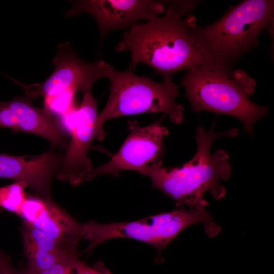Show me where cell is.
<instances>
[{"label":"cell","instance_id":"cell-13","mask_svg":"<svg viewBox=\"0 0 274 274\" xmlns=\"http://www.w3.org/2000/svg\"><path fill=\"white\" fill-rule=\"evenodd\" d=\"M23 244H27L46 252L61 256L78 254L77 250L70 248L41 230L24 223L22 229Z\"/></svg>","mask_w":274,"mask_h":274},{"label":"cell","instance_id":"cell-5","mask_svg":"<svg viewBox=\"0 0 274 274\" xmlns=\"http://www.w3.org/2000/svg\"><path fill=\"white\" fill-rule=\"evenodd\" d=\"M104 69L105 78L110 82V92L95 121V138L98 141L106 136L105 123L119 117L162 113L174 124L183 122L184 107L176 101L178 87L173 82H157L129 70L117 71L106 61Z\"/></svg>","mask_w":274,"mask_h":274},{"label":"cell","instance_id":"cell-12","mask_svg":"<svg viewBox=\"0 0 274 274\" xmlns=\"http://www.w3.org/2000/svg\"><path fill=\"white\" fill-rule=\"evenodd\" d=\"M18 216L24 223L72 249L77 250L83 238V224L52 198L27 196Z\"/></svg>","mask_w":274,"mask_h":274},{"label":"cell","instance_id":"cell-17","mask_svg":"<svg viewBox=\"0 0 274 274\" xmlns=\"http://www.w3.org/2000/svg\"><path fill=\"white\" fill-rule=\"evenodd\" d=\"M8 256L0 251V274H18Z\"/></svg>","mask_w":274,"mask_h":274},{"label":"cell","instance_id":"cell-9","mask_svg":"<svg viewBox=\"0 0 274 274\" xmlns=\"http://www.w3.org/2000/svg\"><path fill=\"white\" fill-rule=\"evenodd\" d=\"M67 17L81 13L91 15L99 28L100 42L113 30L131 27L143 20L154 19L165 10L163 1L83 0L72 3Z\"/></svg>","mask_w":274,"mask_h":274},{"label":"cell","instance_id":"cell-10","mask_svg":"<svg viewBox=\"0 0 274 274\" xmlns=\"http://www.w3.org/2000/svg\"><path fill=\"white\" fill-rule=\"evenodd\" d=\"M97 116V100L91 91L83 93L80 106L75 112L71 141L56 175L58 180L76 186L85 181L93 168L87 154L95 138V124Z\"/></svg>","mask_w":274,"mask_h":274},{"label":"cell","instance_id":"cell-1","mask_svg":"<svg viewBox=\"0 0 274 274\" xmlns=\"http://www.w3.org/2000/svg\"><path fill=\"white\" fill-rule=\"evenodd\" d=\"M162 17L138 23L126 31L115 47L117 52L129 51L128 70L134 72L139 63L153 68L172 82L176 72L199 66L202 56L192 43L189 29L195 17L189 13L199 4L195 1H163Z\"/></svg>","mask_w":274,"mask_h":274},{"label":"cell","instance_id":"cell-3","mask_svg":"<svg viewBox=\"0 0 274 274\" xmlns=\"http://www.w3.org/2000/svg\"><path fill=\"white\" fill-rule=\"evenodd\" d=\"M274 1L246 0L212 24L189 27L191 41L202 56L200 66L231 75L233 66L244 54L257 47L259 36L271 28Z\"/></svg>","mask_w":274,"mask_h":274},{"label":"cell","instance_id":"cell-14","mask_svg":"<svg viewBox=\"0 0 274 274\" xmlns=\"http://www.w3.org/2000/svg\"><path fill=\"white\" fill-rule=\"evenodd\" d=\"M26 187L23 183L15 182L0 187V207L18 215L27 197Z\"/></svg>","mask_w":274,"mask_h":274},{"label":"cell","instance_id":"cell-2","mask_svg":"<svg viewBox=\"0 0 274 274\" xmlns=\"http://www.w3.org/2000/svg\"><path fill=\"white\" fill-rule=\"evenodd\" d=\"M238 134L236 128L216 132L213 126L206 130L199 126L194 136L197 150L192 159L180 167L168 168L160 162L139 173L148 177L154 188L173 199L176 208L205 209L209 204L204 197L206 192L217 200L225 196L226 189L221 181L228 180L231 172L228 154L219 149L211 155L212 145L220 138H234Z\"/></svg>","mask_w":274,"mask_h":274},{"label":"cell","instance_id":"cell-16","mask_svg":"<svg viewBox=\"0 0 274 274\" xmlns=\"http://www.w3.org/2000/svg\"><path fill=\"white\" fill-rule=\"evenodd\" d=\"M73 274H111V272L100 264L92 267L79 259L75 265Z\"/></svg>","mask_w":274,"mask_h":274},{"label":"cell","instance_id":"cell-15","mask_svg":"<svg viewBox=\"0 0 274 274\" xmlns=\"http://www.w3.org/2000/svg\"><path fill=\"white\" fill-rule=\"evenodd\" d=\"M79 259L78 254L69 256L53 264L40 274H73L75 265Z\"/></svg>","mask_w":274,"mask_h":274},{"label":"cell","instance_id":"cell-8","mask_svg":"<svg viewBox=\"0 0 274 274\" xmlns=\"http://www.w3.org/2000/svg\"><path fill=\"white\" fill-rule=\"evenodd\" d=\"M166 116L146 126L135 120L127 122L128 135L118 152L105 164L93 168L85 181L102 175H117L123 170L139 172L151 164L162 162L164 154L163 140L168 130L162 125Z\"/></svg>","mask_w":274,"mask_h":274},{"label":"cell","instance_id":"cell-11","mask_svg":"<svg viewBox=\"0 0 274 274\" xmlns=\"http://www.w3.org/2000/svg\"><path fill=\"white\" fill-rule=\"evenodd\" d=\"M56 148L50 145L46 152L33 157L0 153V178L23 183L42 197L51 198V182L64 155Z\"/></svg>","mask_w":274,"mask_h":274},{"label":"cell","instance_id":"cell-7","mask_svg":"<svg viewBox=\"0 0 274 274\" xmlns=\"http://www.w3.org/2000/svg\"><path fill=\"white\" fill-rule=\"evenodd\" d=\"M105 61L87 62L80 58L68 43L59 45L53 60L55 68L50 76L41 83L25 84L15 79L20 85L25 96L32 100L39 97L45 99L67 91L82 94L91 91L94 83L105 77Z\"/></svg>","mask_w":274,"mask_h":274},{"label":"cell","instance_id":"cell-4","mask_svg":"<svg viewBox=\"0 0 274 274\" xmlns=\"http://www.w3.org/2000/svg\"><path fill=\"white\" fill-rule=\"evenodd\" d=\"M181 85L192 111H208L236 118L247 133L252 134L255 123L268 114L266 107L257 105L248 98L254 92L255 83L240 70L228 75L200 66L194 67L183 76Z\"/></svg>","mask_w":274,"mask_h":274},{"label":"cell","instance_id":"cell-6","mask_svg":"<svg viewBox=\"0 0 274 274\" xmlns=\"http://www.w3.org/2000/svg\"><path fill=\"white\" fill-rule=\"evenodd\" d=\"M198 223L204 224L205 231L210 237L221 232L220 226L205 209L179 207L131 222L103 224L91 220L83 224V238L89 242L86 252L107 241L121 238L149 244L160 253L183 230Z\"/></svg>","mask_w":274,"mask_h":274}]
</instances>
